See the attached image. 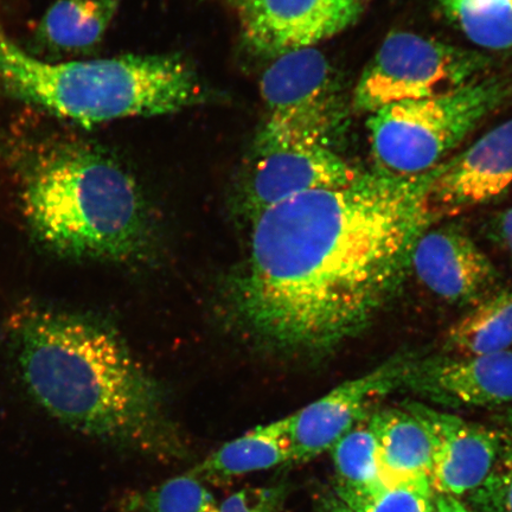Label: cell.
I'll use <instances>...</instances> for the list:
<instances>
[{
    "label": "cell",
    "instance_id": "obj_26",
    "mask_svg": "<svg viewBox=\"0 0 512 512\" xmlns=\"http://www.w3.org/2000/svg\"><path fill=\"white\" fill-rule=\"evenodd\" d=\"M433 512H476L469 505L460 501L459 497L434 494Z\"/></svg>",
    "mask_w": 512,
    "mask_h": 512
},
{
    "label": "cell",
    "instance_id": "obj_20",
    "mask_svg": "<svg viewBox=\"0 0 512 512\" xmlns=\"http://www.w3.org/2000/svg\"><path fill=\"white\" fill-rule=\"evenodd\" d=\"M336 473L335 492L361 491L383 482L379 446L369 416L331 448Z\"/></svg>",
    "mask_w": 512,
    "mask_h": 512
},
{
    "label": "cell",
    "instance_id": "obj_3",
    "mask_svg": "<svg viewBox=\"0 0 512 512\" xmlns=\"http://www.w3.org/2000/svg\"><path fill=\"white\" fill-rule=\"evenodd\" d=\"M25 219L57 253L113 262L150 241L142 190L119 160L82 140L51 138L18 159Z\"/></svg>",
    "mask_w": 512,
    "mask_h": 512
},
{
    "label": "cell",
    "instance_id": "obj_22",
    "mask_svg": "<svg viewBox=\"0 0 512 512\" xmlns=\"http://www.w3.org/2000/svg\"><path fill=\"white\" fill-rule=\"evenodd\" d=\"M127 505L131 512H220L214 495L189 472L134 494Z\"/></svg>",
    "mask_w": 512,
    "mask_h": 512
},
{
    "label": "cell",
    "instance_id": "obj_23",
    "mask_svg": "<svg viewBox=\"0 0 512 512\" xmlns=\"http://www.w3.org/2000/svg\"><path fill=\"white\" fill-rule=\"evenodd\" d=\"M470 496L473 507L482 512H512V428L502 433L501 452L494 469Z\"/></svg>",
    "mask_w": 512,
    "mask_h": 512
},
{
    "label": "cell",
    "instance_id": "obj_18",
    "mask_svg": "<svg viewBox=\"0 0 512 512\" xmlns=\"http://www.w3.org/2000/svg\"><path fill=\"white\" fill-rule=\"evenodd\" d=\"M446 347L456 356L491 354L512 349V285L492 292L454 323Z\"/></svg>",
    "mask_w": 512,
    "mask_h": 512
},
{
    "label": "cell",
    "instance_id": "obj_9",
    "mask_svg": "<svg viewBox=\"0 0 512 512\" xmlns=\"http://www.w3.org/2000/svg\"><path fill=\"white\" fill-rule=\"evenodd\" d=\"M235 6L247 46L274 59L329 40L363 10L362 0H235Z\"/></svg>",
    "mask_w": 512,
    "mask_h": 512
},
{
    "label": "cell",
    "instance_id": "obj_16",
    "mask_svg": "<svg viewBox=\"0 0 512 512\" xmlns=\"http://www.w3.org/2000/svg\"><path fill=\"white\" fill-rule=\"evenodd\" d=\"M288 463H292V447L286 416L229 441L189 473L202 482H226Z\"/></svg>",
    "mask_w": 512,
    "mask_h": 512
},
{
    "label": "cell",
    "instance_id": "obj_21",
    "mask_svg": "<svg viewBox=\"0 0 512 512\" xmlns=\"http://www.w3.org/2000/svg\"><path fill=\"white\" fill-rule=\"evenodd\" d=\"M335 494L354 512H433L434 507L430 477L382 482L366 490Z\"/></svg>",
    "mask_w": 512,
    "mask_h": 512
},
{
    "label": "cell",
    "instance_id": "obj_6",
    "mask_svg": "<svg viewBox=\"0 0 512 512\" xmlns=\"http://www.w3.org/2000/svg\"><path fill=\"white\" fill-rule=\"evenodd\" d=\"M266 119L254 155L297 145L330 147L342 133L345 102L339 76L315 47L278 57L262 74Z\"/></svg>",
    "mask_w": 512,
    "mask_h": 512
},
{
    "label": "cell",
    "instance_id": "obj_2",
    "mask_svg": "<svg viewBox=\"0 0 512 512\" xmlns=\"http://www.w3.org/2000/svg\"><path fill=\"white\" fill-rule=\"evenodd\" d=\"M12 332L25 387L51 418L144 456H184L156 383L112 331L85 318L30 309L19 313Z\"/></svg>",
    "mask_w": 512,
    "mask_h": 512
},
{
    "label": "cell",
    "instance_id": "obj_4",
    "mask_svg": "<svg viewBox=\"0 0 512 512\" xmlns=\"http://www.w3.org/2000/svg\"><path fill=\"white\" fill-rule=\"evenodd\" d=\"M0 93L82 125L155 117L200 105V76L178 55L47 61L19 47L0 22Z\"/></svg>",
    "mask_w": 512,
    "mask_h": 512
},
{
    "label": "cell",
    "instance_id": "obj_17",
    "mask_svg": "<svg viewBox=\"0 0 512 512\" xmlns=\"http://www.w3.org/2000/svg\"><path fill=\"white\" fill-rule=\"evenodd\" d=\"M379 446L383 482L430 477L432 444L422 422L408 409H382L369 415Z\"/></svg>",
    "mask_w": 512,
    "mask_h": 512
},
{
    "label": "cell",
    "instance_id": "obj_14",
    "mask_svg": "<svg viewBox=\"0 0 512 512\" xmlns=\"http://www.w3.org/2000/svg\"><path fill=\"white\" fill-rule=\"evenodd\" d=\"M405 387L444 405H504L512 401V349L418 360Z\"/></svg>",
    "mask_w": 512,
    "mask_h": 512
},
{
    "label": "cell",
    "instance_id": "obj_12",
    "mask_svg": "<svg viewBox=\"0 0 512 512\" xmlns=\"http://www.w3.org/2000/svg\"><path fill=\"white\" fill-rule=\"evenodd\" d=\"M411 270L435 296L457 306H475L494 292L499 273L463 229L428 228L416 240Z\"/></svg>",
    "mask_w": 512,
    "mask_h": 512
},
{
    "label": "cell",
    "instance_id": "obj_19",
    "mask_svg": "<svg viewBox=\"0 0 512 512\" xmlns=\"http://www.w3.org/2000/svg\"><path fill=\"white\" fill-rule=\"evenodd\" d=\"M441 14L476 46L512 50V0H435Z\"/></svg>",
    "mask_w": 512,
    "mask_h": 512
},
{
    "label": "cell",
    "instance_id": "obj_8",
    "mask_svg": "<svg viewBox=\"0 0 512 512\" xmlns=\"http://www.w3.org/2000/svg\"><path fill=\"white\" fill-rule=\"evenodd\" d=\"M419 358L400 352L369 373L334 388L323 398L287 416L292 463H307L337 444L358 422L370 415L371 403L405 387Z\"/></svg>",
    "mask_w": 512,
    "mask_h": 512
},
{
    "label": "cell",
    "instance_id": "obj_11",
    "mask_svg": "<svg viewBox=\"0 0 512 512\" xmlns=\"http://www.w3.org/2000/svg\"><path fill=\"white\" fill-rule=\"evenodd\" d=\"M406 409L425 426L432 444L434 494H472L489 477L502 447V433L419 402Z\"/></svg>",
    "mask_w": 512,
    "mask_h": 512
},
{
    "label": "cell",
    "instance_id": "obj_15",
    "mask_svg": "<svg viewBox=\"0 0 512 512\" xmlns=\"http://www.w3.org/2000/svg\"><path fill=\"white\" fill-rule=\"evenodd\" d=\"M120 0H56L41 19L34 36V54H87L104 38Z\"/></svg>",
    "mask_w": 512,
    "mask_h": 512
},
{
    "label": "cell",
    "instance_id": "obj_24",
    "mask_svg": "<svg viewBox=\"0 0 512 512\" xmlns=\"http://www.w3.org/2000/svg\"><path fill=\"white\" fill-rule=\"evenodd\" d=\"M286 496L285 483L245 488L224 499L220 512H280Z\"/></svg>",
    "mask_w": 512,
    "mask_h": 512
},
{
    "label": "cell",
    "instance_id": "obj_25",
    "mask_svg": "<svg viewBox=\"0 0 512 512\" xmlns=\"http://www.w3.org/2000/svg\"><path fill=\"white\" fill-rule=\"evenodd\" d=\"M491 238L512 258V208L498 214L491 223Z\"/></svg>",
    "mask_w": 512,
    "mask_h": 512
},
{
    "label": "cell",
    "instance_id": "obj_10",
    "mask_svg": "<svg viewBox=\"0 0 512 512\" xmlns=\"http://www.w3.org/2000/svg\"><path fill=\"white\" fill-rule=\"evenodd\" d=\"M356 171L330 147L297 145L262 155L240 181L238 209L253 221L265 210L302 192L345 187Z\"/></svg>",
    "mask_w": 512,
    "mask_h": 512
},
{
    "label": "cell",
    "instance_id": "obj_5",
    "mask_svg": "<svg viewBox=\"0 0 512 512\" xmlns=\"http://www.w3.org/2000/svg\"><path fill=\"white\" fill-rule=\"evenodd\" d=\"M512 96L511 76L476 79L452 92L396 102L368 120L376 170L395 176L426 174Z\"/></svg>",
    "mask_w": 512,
    "mask_h": 512
},
{
    "label": "cell",
    "instance_id": "obj_7",
    "mask_svg": "<svg viewBox=\"0 0 512 512\" xmlns=\"http://www.w3.org/2000/svg\"><path fill=\"white\" fill-rule=\"evenodd\" d=\"M489 63L477 50L413 32H392L364 68L355 88L354 106L373 114L396 102L452 92L478 79Z\"/></svg>",
    "mask_w": 512,
    "mask_h": 512
},
{
    "label": "cell",
    "instance_id": "obj_13",
    "mask_svg": "<svg viewBox=\"0 0 512 512\" xmlns=\"http://www.w3.org/2000/svg\"><path fill=\"white\" fill-rule=\"evenodd\" d=\"M512 183V119L447 160L431 187L435 214L458 213L501 195Z\"/></svg>",
    "mask_w": 512,
    "mask_h": 512
},
{
    "label": "cell",
    "instance_id": "obj_1",
    "mask_svg": "<svg viewBox=\"0 0 512 512\" xmlns=\"http://www.w3.org/2000/svg\"><path fill=\"white\" fill-rule=\"evenodd\" d=\"M438 168L360 172L345 187L287 198L252 221L232 285L249 334L293 355L324 356L367 330L399 291L416 240L437 219Z\"/></svg>",
    "mask_w": 512,
    "mask_h": 512
}]
</instances>
